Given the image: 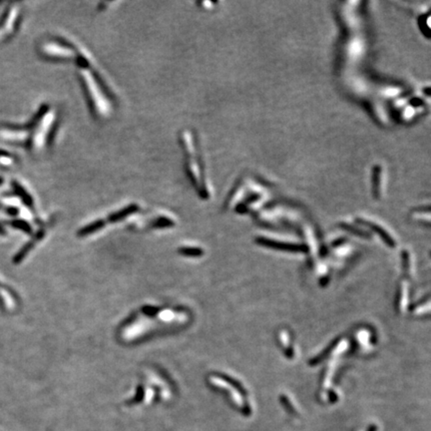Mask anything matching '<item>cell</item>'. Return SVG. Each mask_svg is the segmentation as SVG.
<instances>
[{
	"label": "cell",
	"instance_id": "277c9868",
	"mask_svg": "<svg viewBox=\"0 0 431 431\" xmlns=\"http://www.w3.org/2000/svg\"><path fill=\"white\" fill-rule=\"evenodd\" d=\"M21 20V12L16 4H12L0 19V42L16 33Z\"/></svg>",
	"mask_w": 431,
	"mask_h": 431
},
{
	"label": "cell",
	"instance_id": "5b68a950",
	"mask_svg": "<svg viewBox=\"0 0 431 431\" xmlns=\"http://www.w3.org/2000/svg\"><path fill=\"white\" fill-rule=\"evenodd\" d=\"M12 188L14 193L24 202V204L28 207H32L33 208V198L31 197V195L26 191V189L17 181H13L12 182Z\"/></svg>",
	"mask_w": 431,
	"mask_h": 431
},
{
	"label": "cell",
	"instance_id": "3957f363",
	"mask_svg": "<svg viewBox=\"0 0 431 431\" xmlns=\"http://www.w3.org/2000/svg\"><path fill=\"white\" fill-rule=\"evenodd\" d=\"M40 54L47 60L56 62L75 61L81 50L71 42L60 37H53L43 41L39 47Z\"/></svg>",
	"mask_w": 431,
	"mask_h": 431
},
{
	"label": "cell",
	"instance_id": "8992f818",
	"mask_svg": "<svg viewBox=\"0 0 431 431\" xmlns=\"http://www.w3.org/2000/svg\"><path fill=\"white\" fill-rule=\"evenodd\" d=\"M259 243H261L262 245H265L267 247H271L275 249H280V250H285V251H293V252H299V251H303L304 249L301 246H296V245H289V244H280V243H275L271 241H259Z\"/></svg>",
	"mask_w": 431,
	"mask_h": 431
},
{
	"label": "cell",
	"instance_id": "6da1fadb",
	"mask_svg": "<svg viewBox=\"0 0 431 431\" xmlns=\"http://www.w3.org/2000/svg\"><path fill=\"white\" fill-rule=\"evenodd\" d=\"M75 63L77 75L92 115L98 120L108 118L113 111L114 97L111 91L96 73L86 53L80 51Z\"/></svg>",
	"mask_w": 431,
	"mask_h": 431
},
{
	"label": "cell",
	"instance_id": "52a82bcc",
	"mask_svg": "<svg viewBox=\"0 0 431 431\" xmlns=\"http://www.w3.org/2000/svg\"><path fill=\"white\" fill-rule=\"evenodd\" d=\"M17 163V158L15 156H13L12 154L4 151V150H0V166L12 167L15 166Z\"/></svg>",
	"mask_w": 431,
	"mask_h": 431
},
{
	"label": "cell",
	"instance_id": "ba28073f",
	"mask_svg": "<svg viewBox=\"0 0 431 431\" xmlns=\"http://www.w3.org/2000/svg\"><path fill=\"white\" fill-rule=\"evenodd\" d=\"M179 253L186 257H201L203 255V251L198 248H181Z\"/></svg>",
	"mask_w": 431,
	"mask_h": 431
},
{
	"label": "cell",
	"instance_id": "9c48e42d",
	"mask_svg": "<svg viewBox=\"0 0 431 431\" xmlns=\"http://www.w3.org/2000/svg\"><path fill=\"white\" fill-rule=\"evenodd\" d=\"M3 181H4V180H3V178H1V177H0V186H1V185H2V183H3Z\"/></svg>",
	"mask_w": 431,
	"mask_h": 431
},
{
	"label": "cell",
	"instance_id": "7a4b0ae2",
	"mask_svg": "<svg viewBox=\"0 0 431 431\" xmlns=\"http://www.w3.org/2000/svg\"><path fill=\"white\" fill-rule=\"evenodd\" d=\"M179 142L185 157V167L188 177L200 194L204 195L206 193L205 176L202 169L195 134L190 129L182 130L179 134Z\"/></svg>",
	"mask_w": 431,
	"mask_h": 431
}]
</instances>
